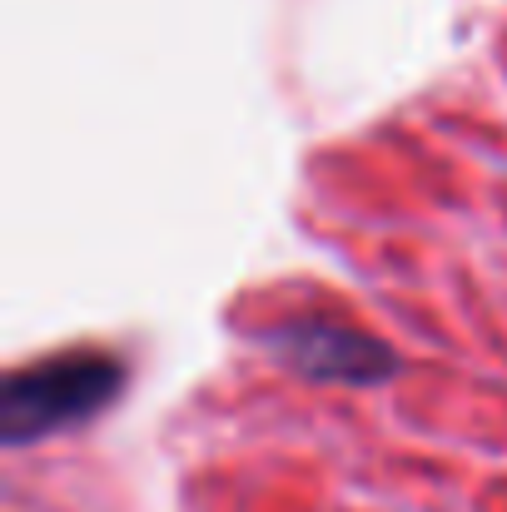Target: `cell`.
Returning a JSON list of instances; mask_svg holds the SVG:
<instances>
[{"label": "cell", "mask_w": 507, "mask_h": 512, "mask_svg": "<svg viewBox=\"0 0 507 512\" xmlns=\"http://www.w3.org/2000/svg\"><path fill=\"white\" fill-rule=\"evenodd\" d=\"M120 383H125V368L110 353H60V358L10 373L5 398H0L5 443L20 448V443H35L70 423L95 418L120 393Z\"/></svg>", "instance_id": "cell-1"}, {"label": "cell", "mask_w": 507, "mask_h": 512, "mask_svg": "<svg viewBox=\"0 0 507 512\" xmlns=\"http://www.w3.org/2000/svg\"><path fill=\"white\" fill-rule=\"evenodd\" d=\"M274 353L324 383H378L398 368V358L373 334H363L343 319H329V314H304V319L279 324Z\"/></svg>", "instance_id": "cell-2"}]
</instances>
